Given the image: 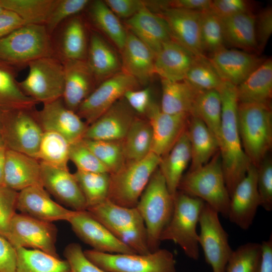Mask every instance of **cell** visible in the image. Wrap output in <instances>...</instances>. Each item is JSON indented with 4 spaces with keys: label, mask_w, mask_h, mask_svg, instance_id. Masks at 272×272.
<instances>
[{
    "label": "cell",
    "mask_w": 272,
    "mask_h": 272,
    "mask_svg": "<svg viewBox=\"0 0 272 272\" xmlns=\"http://www.w3.org/2000/svg\"><path fill=\"white\" fill-rule=\"evenodd\" d=\"M217 90L222 107L219 151L226 185L231 196L251 163L243 149L238 129L236 86L223 81Z\"/></svg>",
    "instance_id": "6da1fadb"
},
{
    "label": "cell",
    "mask_w": 272,
    "mask_h": 272,
    "mask_svg": "<svg viewBox=\"0 0 272 272\" xmlns=\"http://www.w3.org/2000/svg\"><path fill=\"white\" fill-rule=\"evenodd\" d=\"M145 224L149 250L160 248V237L174 210V197L158 168L152 175L135 207Z\"/></svg>",
    "instance_id": "7a4b0ae2"
},
{
    "label": "cell",
    "mask_w": 272,
    "mask_h": 272,
    "mask_svg": "<svg viewBox=\"0 0 272 272\" xmlns=\"http://www.w3.org/2000/svg\"><path fill=\"white\" fill-rule=\"evenodd\" d=\"M238 126L243 149L251 164L257 167L271 148L270 104L239 102Z\"/></svg>",
    "instance_id": "3957f363"
},
{
    "label": "cell",
    "mask_w": 272,
    "mask_h": 272,
    "mask_svg": "<svg viewBox=\"0 0 272 272\" xmlns=\"http://www.w3.org/2000/svg\"><path fill=\"white\" fill-rule=\"evenodd\" d=\"M178 190L201 199L227 218L230 196L225 183L220 151L207 164L183 175Z\"/></svg>",
    "instance_id": "277c9868"
},
{
    "label": "cell",
    "mask_w": 272,
    "mask_h": 272,
    "mask_svg": "<svg viewBox=\"0 0 272 272\" xmlns=\"http://www.w3.org/2000/svg\"><path fill=\"white\" fill-rule=\"evenodd\" d=\"M50 36L45 25L25 24L0 39V60L17 69L54 56Z\"/></svg>",
    "instance_id": "5b68a950"
},
{
    "label": "cell",
    "mask_w": 272,
    "mask_h": 272,
    "mask_svg": "<svg viewBox=\"0 0 272 272\" xmlns=\"http://www.w3.org/2000/svg\"><path fill=\"white\" fill-rule=\"evenodd\" d=\"M205 202L178 190L174 197L171 218L160 237L161 242L172 241L182 249L189 258L199 256L197 226Z\"/></svg>",
    "instance_id": "8992f818"
},
{
    "label": "cell",
    "mask_w": 272,
    "mask_h": 272,
    "mask_svg": "<svg viewBox=\"0 0 272 272\" xmlns=\"http://www.w3.org/2000/svg\"><path fill=\"white\" fill-rule=\"evenodd\" d=\"M161 160L151 152L140 160L127 162L117 172L110 174L108 199L123 207H135Z\"/></svg>",
    "instance_id": "52a82bcc"
},
{
    "label": "cell",
    "mask_w": 272,
    "mask_h": 272,
    "mask_svg": "<svg viewBox=\"0 0 272 272\" xmlns=\"http://www.w3.org/2000/svg\"><path fill=\"white\" fill-rule=\"evenodd\" d=\"M87 258L107 272H176V260L166 249L146 254L108 253L85 250Z\"/></svg>",
    "instance_id": "ba28073f"
},
{
    "label": "cell",
    "mask_w": 272,
    "mask_h": 272,
    "mask_svg": "<svg viewBox=\"0 0 272 272\" xmlns=\"http://www.w3.org/2000/svg\"><path fill=\"white\" fill-rule=\"evenodd\" d=\"M27 66V76L18 82L27 96L43 104L62 98L64 86L62 61L54 56L45 57L34 60Z\"/></svg>",
    "instance_id": "9c48e42d"
},
{
    "label": "cell",
    "mask_w": 272,
    "mask_h": 272,
    "mask_svg": "<svg viewBox=\"0 0 272 272\" xmlns=\"http://www.w3.org/2000/svg\"><path fill=\"white\" fill-rule=\"evenodd\" d=\"M34 109H5L2 118L3 144L7 149L37 159L43 131Z\"/></svg>",
    "instance_id": "30bf717a"
},
{
    "label": "cell",
    "mask_w": 272,
    "mask_h": 272,
    "mask_svg": "<svg viewBox=\"0 0 272 272\" xmlns=\"http://www.w3.org/2000/svg\"><path fill=\"white\" fill-rule=\"evenodd\" d=\"M198 225V244L202 249L206 261L213 272H226L233 250L229 244L228 235L220 222L219 213L205 202Z\"/></svg>",
    "instance_id": "8fae6325"
},
{
    "label": "cell",
    "mask_w": 272,
    "mask_h": 272,
    "mask_svg": "<svg viewBox=\"0 0 272 272\" xmlns=\"http://www.w3.org/2000/svg\"><path fill=\"white\" fill-rule=\"evenodd\" d=\"M57 231L52 222L16 213L10 224L7 240L15 248H31L60 258L55 246Z\"/></svg>",
    "instance_id": "7c38bea8"
},
{
    "label": "cell",
    "mask_w": 272,
    "mask_h": 272,
    "mask_svg": "<svg viewBox=\"0 0 272 272\" xmlns=\"http://www.w3.org/2000/svg\"><path fill=\"white\" fill-rule=\"evenodd\" d=\"M139 84L121 71L101 82L82 102L76 113L88 126L122 98L127 91L136 89Z\"/></svg>",
    "instance_id": "4fadbf2b"
},
{
    "label": "cell",
    "mask_w": 272,
    "mask_h": 272,
    "mask_svg": "<svg viewBox=\"0 0 272 272\" xmlns=\"http://www.w3.org/2000/svg\"><path fill=\"white\" fill-rule=\"evenodd\" d=\"M145 114L152 131L151 152L162 158L169 152L186 129L190 115L187 113L164 112L153 101Z\"/></svg>",
    "instance_id": "5bb4252c"
},
{
    "label": "cell",
    "mask_w": 272,
    "mask_h": 272,
    "mask_svg": "<svg viewBox=\"0 0 272 272\" xmlns=\"http://www.w3.org/2000/svg\"><path fill=\"white\" fill-rule=\"evenodd\" d=\"M68 222L78 238L94 250L108 253H136L114 237L87 210L75 211Z\"/></svg>",
    "instance_id": "9a60e30c"
},
{
    "label": "cell",
    "mask_w": 272,
    "mask_h": 272,
    "mask_svg": "<svg viewBox=\"0 0 272 272\" xmlns=\"http://www.w3.org/2000/svg\"><path fill=\"white\" fill-rule=\"evenodd\" d=\"M43 105L40 110H34V114L43 131L57 132L70 144L83 139L88 125L66 107L62 98Z\"/></svg>",
    "instance_id": "2e32d148"
},
{
    "label": "cell",
    "mask_w": 272,
    "mask_h": 272,
    "mask_svg": "<svg viewBox=\"0 0 272 272\" xmlns=\"http://www.w3.org/2000/svg\"><path fill=\"white\" fill-rule=\"evenodd\" d=\"M259 207L260 199L257 186V167L251 164L230 196L227 218L240 229L248 230Z\"/></svg>",
    "instance_id": "e0dca14e"
},
{
    "label": "cell",
    "mask_w": 272,
    "mask_h": 272,
    "mask_svg": "<svg viewBox=\"0 0 272 272\" xmlns=\"http://www.w3.org/2000/svg\"><path fill=\"white\" fill-rule=\"evenodd\" d=\"M200 13L169 8L159 14L166 21L172 40L196 56L205 55L200 36Z\"/></svg>",
    "instance_id": "ac0fdd59"
},
{
    "label": "cell",
    "mask_w": 272,
    "mask_h": 272,
    "mask_svg": "<svg viewBox=\"0 0 272 272\" xmlns=\"http://www.w3.org/2000/svg\"><path fill=\"white\" fill-rule=\"evenodd\" d=\"M135 117L123 97L88 126L83 139L123 141Z\"/></svg>",
    "instance_id": "d6986e66"
},
{
    "label": "cell",
    "mask_w": 272,
    "mask_h": 272,
    "mask_svg": "<svg viewBox=\"0 0 272 272\" xmlns=\"http://www.w3.org/2000/svg\"><path fill=\"white\" fill-rule=\"evenodd\" d=\"M41 182L44 188L58 201L72 209L87 210L85 197L74 175L69 169L40 162Z\"/></svg>",
    "instance_id": "ffe728a7"
},
{
    "label": "cell",
    "mask_w": 272,
    "mask_h": 272,
    "mask_svg": "<svg viewBox=\"0 0 272 272\" xmlns=\"http://www.w3.org/2000/svg\"><path fill=\"white\" fill-rule=\"evenodd\" d=\"M17 210L20 213L50 222H68L75 212L53 200L42 186H33L19 191Z\"/></svg>",
    "instance_id": "44dd1931"
},
{
    "label": "cell",
    "mask_w": 272,
    "mask_h": 272,
    "mask_svg": "<svg viewBox=\"0 0 272 272\" xmlns=\"http://www.w3.org/2000/svg\"><path fill=\"white\" fill-rule=\"evenodd\" d=\"M222 80L236 86L243 82L263 61L255 55L225 47L209 58Z\"/></svg>",
    "instance_id": "7402d4cb"
},
{
    "label": "cell",
    "mask_w": 272,
    "mask_h": 272,
    "mask_svg": "<svg viewBox=\"0 0 272 272\" xmlns=\"http://www.w3.org/2000/svg\"><path fill=\"white\" fill-rule=\"evenodd\" d=\"M62 62L64 82L62 99L67 108L76 112L97 82L86 60H64Z\"/></svg>",
    "instance_id": "603a6c76"
},
{
    "label": "cell",
    "mask_w": 272,
    "mask_h": 272,
    "mask_svg": "<svg viewBox=\"0 0 272 272\" xmlns=\"http://www.w3.org/2000/svg\"><path fill=\"white\" fill-rule=\"evenodd\" d=\"M4 184L17 191L33 186H42L41 165L37 159L7 149Z\"/></svg>",
    "instance_id": "cb8c5ba5"
},
{
    "label": "cell",
    "mask_w": 272,
    "mask_h": 272,
    "mask_svg": "<svg viewBox=\"0 0 272 272\" xmlns=\"http://www.w3.org/2000/svg\"><path fill=\"white\" fill-rule=\"evenodd\" d=\"M129 31L156 55L162 45L172 40L168 26L162 16L144 9L126 19Z\"/></svg>",
    "instance_id": "d4e9b609"
},
{
    "label": "cell",
    "mask_w": 272,
    "mask_h": 272,
    "mask_svg": "<svg viewBox=\"0 0 272 272\" xmlns=\"http://www.w3.org/2000/svg\"><path fill=\"white\" fill-rule=\"evenodd\" d=\"M121 70L134 78L140 84L146 85L155 74V55L129 31L121 51Z\"/></svg>",
    "instance_id": "484cf974"
},
{
    "label": "cell",
    "mask_w": 272,
    "mask_h": 272,
    "mask_svg": "<svg viewBox=\"0 0 272 272\" xmlns=\"http://www.w3.org/2000/svg\"><path fill=\"white\" fill-rule=\"evenodd\" d=\"M195 56L170 40L162 45L155 56V74L170 81H183Z\"/></svg>",
    "instance_id": "4316f807"
},
{
    "label": "cell",
    "mask_w": 272,
    "mask_h": 272,
    "mask_svg": "<svg viewBox=\"0 0 272 272\" xmlns=\"http://www.w3.org/2000/svg\"><path fill=\"white\" fill-rule=\"evenodd\" d=\"M87 210L112 235L120 231L145 227L136 207H123L107 199Z\"/></svg>",
    "instance_id": "83f0119b"
},
{
    "label": "cell",
    "mask_w": 272,
    "mask_h": 272,
    "mask_svg": "<svg viewBox=\"0 0 272 272\" xmlns=\"http://www.w3.org/2000/svg\"><path fill=\"white\" fill-rule=\"evenodd\" d=\"M191 159L190 145L186 128L169 152L161 158L158 167L173 197Z\"/></svg>",
    "instance_id": "f1b7e54d"
},
{
    "label": "cell",
    "mask_w": 272,
    "mask_h": 272,
    "mask_svg": "<svg viewBox=\"0 0 272 272\" xmlns=\"http://www.w3.org/2000/svg\"><path fill=\"white\" fill-rule=\"evenodd\" d=\"M87 58L97 83H101L121 71V62L116 52L97 33L91 34Z\"/></svg>",
    "instance_id": "f546056e"
},
{
    "label": "cell",
    "mask_w": 272,
    "mask_h": 272,
    "mask_svg": "<svg viewBox=\"0 0 272 272\" xmlns=\"http://www.w3.org/2000/svg\"><path fill=\"white\" fill-rule=\"evenodd\" d=\"M239 102L270 104L272 96V60L267 59L236 86Z\"/></svg>",
    "instance_id": "4dcf8cb0"
},
{
    "label": "cell",
    "mask_w": 272,
    "mask_h": 272,
    "mask_svg": "<svg viewBox=\"0 0 272 272\" xmlns=\"http://www.w3.org/2000/svg\"><path fill=\"white\" fill-rule=\"evenodd\" d=\"M187 132L191 153L189 171H192L207 164L219 151V145L205 124L196 116H190Z\"/></svg>",
    "instance_id": "1f68e13d"
},
{
    "label": "cell",
    "mask_w": 272,
    "mask_h": 272,
    "mask_svg": "<svg viewBox=\"0 0 272 272\" xmlns=\"http://www.w3.org/2000/svg\"><path fill=\"white\" fill-rule=\"evenodd\" d=\"M255 17L247 12L221 18L225 43L248 52L257 50Z\"/></svg>",
    "instance_id": "d6a6232c"
},
{
    "label": "cell",
    "mask_w": 272,
    "mask_h": 272,
    "mask_svg": "<svg viewBox=\"0 0 272 272\" xmlns=\"http://www.w3.org/2000/svg\"><path fill=\"white\" fill-rule=\"evenodd\" d=\"M161 110L169 114H191L199 92L184 81L172 82L161 79Z\"/></svg>",
    "instance_id": "836d02e7"
},
{
    "label": "cell",
    "mask_w": 272,
    "mask_h": 272,
    "mask_svg": "<svg viewBox=\"0 0 272 272\" xmlns=\"http://www.w3.org/2000/svg\"><path fill=\"white\" fill-rule=\"evenodd\" d=\"M17 69L0 60V107L34 109L38 103L21 89L16 80Z\"/></svg>",
    "instance_id": "e575fe53"
},
{
    "label": "cell",
    "mask_w": 272,
    "mask_h": 272,
    "mask_svg": "<svg viewBox=\"0 0 272 272\" xmlns=\"http://www.w3.org/2000/svg\"><path fill=\"white\" fill-rule=\"evenodd\" d=\"M221 98L217 90L200 91L194 102L190 115L199 118L216 138L219 145L222 126Z\"/></svg>",
    "instance_id": "d590c367"
},
{
    "label": "cell",
    "mask_w": 272,
    "mask_h": 272,
    "mask_svg": "<svg viewBox=\"0 0 272 272\" xmlns=\"http://www.w3.org/2000/svg\"><path fill=\"white\" fill-rule=\"evenodd\" d=\"M17 263L16 272H71L66 260L61 259L42 251L16 248Z\"/></svg>",
    "instance_id": "8d00e7d4"
},
{
    "label": "cell",
    "mask_w": 272,
    "mask_h": 272,
    "mask_svg": "<svg viewBox=\"0 0 272 272\" xmlns=\"http://www.w3.org/2000/svg\"><path fill=\"white\" fill-rule=\"evenodd\" d=\"M88 45L85 25L79 16L72 17L64 27L60 51L64 60H86Z\"/></svg>",
    "instance_id": "74e56055"
},
{
    "label": "cell",
    "mask_w": 272,
    "mask_h": 272,
    "mask_svg": "<svg viewBox=\"0 0 272 272\" xmlns=\"http://www.w3.org/2000/svg\"><path fill=\"white\" fill-rule=\"evenodd\" d=\"M89 13L96 27L121 51L126 39L127 31L121 23L119 18L104 1L99 0L92 3Z\"/></svg>",
    "instance_id": "f35d334b"
},
{
    "label": "cell",
    "mask_w": 272,
    "mask_h": 272,
    "mask_svg": "<svg viewBox=\"0 0 272 272\" xmlns=\"http://www.w3.org/2000/svg\"><path fill=\"white\" fill-rule=\"evenodd\" d=\"M152 141V131L149 121L135 117L122 141L127 162L146 157L151 152Z\"/></svg>",
    "instance_id": "ab89813d"
},
{
    "label": "cell",
    "mask_w": 272,
    "mask_h": 272,
    "mask_svg": "<svg viewBox=\"0 0 272 272\" xmlns=\"http://www.w3.org/2000/svg\"><path fill=\"white\" fill-rule=\"evenodd\" d=\"M57 0H0V6L17 14L25 24L45 25Z\"/></svg>",
    "instance_id": "60d3db41"
},
{
    "label": "cell",
    "mask_w": 272,
    "mask_h": 272,
    "mask_svg": "<svg viewBox=\"0 0 272 272\" xmlns=\"http://www.w3.org/2000/svg\"><path fill=\"white\" fill-rule=\"evenodd\" d=\"M73 174L85 197L87 210L108 199L109 173L77 170Z\"/></svg>",
    "instance_id": "b9f144b4"
},
{
    "label": "cell",
    "mask_w": 272,
    "mask_h": 272,
    "mask_svg": "<svg viewBox=\"0 0 272 272\" xmlns=\"http://www.w3.org/2000/svg\"><path fill=\"white\" fill-rule=\"evenodd\" d=\"M70 145L61 134L54 131H44L37 159L52 166L67 169Z\"/></svg>",
    "instance_id": "7bdbcfd3"
},
{
    "label": "cell",
    "mask_w": 272,
    "mask_h": 272,
    "mask_svg": "<svg viewBox=\"0 0 272 272\" xmlns=\"http://www.w3.org/2000/svg\"><path fill=\"white\" fill-rule=\"evenodd\" d=\"M83 141L110 174L117 172L126 163L122 141Z\"/></svg>",
    "instance_id": "ee69618b"
},
{
    "label": "cell",
    "mask_w": 272,
    "mask_h": 272,
    "mask_svg": "<svg viewBox=\"0 0 272 272\" xmlns=\"http://www.w3.org/2000/svg\"><path fill=\"white\" fill-rule=\"evenodd\" d=\"M183 81L199 91L217 90L223 82L205 55L195 57Z\"/></svg>",
    "instance_id": "f6af8a7d"
},
{
    "label": "cell",
    "mask_w": 272,
    "mask_h": 272,
    "mask_svg": "<svg viewBox=\"0 0 272 272\" xmlns=\"http://www.w3.org/2000/svg\"><path fill=\"white\" fill-rule=\"evenodd\" d=\"M261 257L260 244L248 242L242 244L233 250L226 272H259Z\"/></svg>",
    "instance_id": "bcb514c9"
},
{
    "label": "cell",
    "mask_w": 272,
    "mask_h": 272,
    "mask_svg": "<svg viewBox=\"0 0 272 272\" xmlns=\"http://www.w3.org/2000/svg\"><path fill=\"white\" fill-rule=\"evenodd\" d=\"M200 29L205 52L213 53L225 47L221 19L210 10L200 13Z\"/></svg>",
    "instance_id": "7dc6e473"
},
{
    "label": "cell",
    "mask_w": 272,
    "mask_h": 272,
    "mask_svg": "<svg viewBox=\"0 0 272 272\" xmlns=\"http://www.w3.org/2000/svg\"><path fill=\"white\" fill-rule=\"evenodd\" d=\"M69 160L74 163L77 170L108 173L105 166L85 145L83 139L70 144Z\"/></svg>",
    "instance_id": "c3c4849f"
},
{
    "label": "cell",
    "mask_w": 272,
    "mask_h": 272,
    "mask_svg": "<svg viewBox=\"0 0 272 272\" xmlns=\"http://www.w3.org/2000/svg\"><path fill=\"white\" fill-rule=\"evenodd\" d=\"M89 3L88 0H57L45 24L48 32L50 35L61 22L75 16Z\"/></svg>",
    "instance_id": "681fc988"
},
{
    "label": "cell",
    "mask_w": 272,
    "mask_h": 272,
    "mask_svg": "<svg viewBox=\"0 0 272 272\" xmlns=\"http://www.w3.org/2000/svg\"><path fill=\"white\" fill-rule=\"evenodd\" d=\"M257 167V186L260 207L266 211L272 210V161L266 157Z\"/></svg>",
    "instance_id": "f907efd6"
},
{
    "label": "cell",
    "mask_w": 272,
    "mask_h": 272,
    "mask_svg": "<svg viewBox=\"0 0 272 272\" xmlns=\"http://www.w3.org/2000/svg\"><path fill=\"white\" fill-rule=\"evenodd\" d=\"M18 191L0 185V236L7 240L9 226L16 213Z\"/></svg>",
    "instance_id": "816d5d0a"
},
{
    "label": "cell",
    "mask_w": 272,
    "mask_h": 272,
    "mask_svg": "<svg viewBox=\"0 0 272 272\" xmlns=\"http://www.w3.org/2000/svg\"><path fill=\"white\" fill-rule=\"evenodd\" d=\"M63 255L70 265L71 272H107L89 260L81 245L77 243L68 244L64 250Z\"/></svg>",
    "instance_id": "f5cc1de1"
},
{
    "label": "cell",
    "mask_w": 272,
    "mask_h": 272,
    "mask_svg": "<svg viewBox=\"0 0 272 272\" xmlns=\"http://www.w3.org/2000/svg\"><path fill=\"white\" fill-rule=\"evenodd\" d=\"M104 2L118 18L126 19L145 8L151 11L153 5V1L106 0Z\"/></svg>",
    "instance_id": "db71d44e"
},
{
    "label": "cell",
    "mask_w": 272,
    "mask_h": 272,
    "mask_svg": "<svg viewBox=\"0 0 272 272\" xmlns=\"http://www.w3.org/2000/svg\"><path fill=\"white\" fill-rule=\"evenodd\" d=\"M255 36L257 51H261L272 34V9L270 7L262 10L255 17Z\"/></svg>",
    "instance_id": "11a10c76"
},
{
    "label": "cell",
    "mask_w": 272,
    "mask_h": 272,
    "mask_svg": "<svg viewBox=\"0 0 272 272\" xmlns=\"http://www.w3.org/2000/svg\"><path fill=\"white\" fill-rule=\"evenodd\" d=\"M248 2L244 0L212 1L210 10L220 18L248 11Z\"/></svg>",
    "instance_id": "9f6ffc18"
},
{
    "label": "cell",
    "mask_w": 272,
    "mask_h": 272,
    "mask_svg": "<svg viewBox=\"0 0 272 272\" xmlns=\"http://www.w3.org/2000/svg\"><path fill=\"white\" fill-rule=\"evenodd\" d=\"M123 98L132 109L140 114H145L152 102L149 88L130 90L125 93Z\"/></svg>",
    "instance_id": "6f0895ef"
},
{
    "label": "cell",
    "mask_w": 272,
    "mask_h": 272,
    "mask_svg": "<svg viewBox=\"0 0 272 272\" xmlns=\"http://www.w3.org/2000/svg\"><path fill=\"white\" fill-rule=\"evenodd\" d=\"M17 263L16 248L0 236V272H16Z\"/></svg>",
    "instance_id": "680465c9"
},
{
    "label": "cell",
    "mask_w": 272,
    "mask_h": 272,
    "mask_svg": "<svg viewBox=\"0 0 272 272\" xmlns=\"http://www.w3.org/2000/svg\"><path fill=\"white\" fill-rule=\"evenodd\" d=\"M25 24L17 14L4 9L0 13V39Z\"/></svg>",
    "instance_id": "91938a15"
},
{
    "label": "cell",
    "mask_w": 272,
    "mask_h": 272,
    "mask_svg": "<svg viewBox=\"0 0 272 272\" xmlns=\"http://www.w3.org/2000/svg\"><path fill=\"white\" fill-rule=\"evenodd\" d=\"M211 0H174L169 1V8H179L198 12L210 9Z\"/></svg>",
    "instance_id": "94428289"
},
{
    "label": "cell",
    "mask_w": 272,
    "mask_h": 272,
    "mask_svg": "<svg viewBox=\"0 0 272 272\" xmlns=\"http://www.w3.org/2000/svg\"><path fill=\"white\" fill-rule=\"evenodd\" d=\"M261 245V257L259 272H272V237L263 241Z\"/></svg>",
    "instance_id": "6125c7cd"
},
{
    "label": "cell",
    "mask_w": 272,
    "mask_h": 272,
    "mask_svg": "<svg viewBox=\"0 0 272 272\" xmlns=\"http://www.w3.org/2000/svg\"><path fill=\"white\" fill-rule=\"evenodd\" d=\"M7 149L4 145H0V185L4 184V171Z\"/></svg>",
    "instance_id": "be15d7a7"
},
{
    "label": "cell",
    "mask_w": 272,
    "mask_h": 272,
    "mask_svg": "<svg viewBox=\"0 0 272 272\" xmlns=\"http://www.w3.org/2000/svg\"><path fill=\"white\" fill-rule=\"evenodd\" d=\"M5 109H4L0 107V145H4L3 144V138H2V115L3 111Z\"/></svg>",
    "instance_id": "e7e4bbea"
},
{
    "label": "cell",
    "mask_w": 272,
    "mask_h": 272,
    "mask_svg": "<svg viewBox=\"0 0 272 272\" xmlns=\"http://www.w3.org/2000/svg\"><path fill=\"white\" fill-rule=\"evenodd\" d=\"M4 9L0 6V13L2 12Z\"/></svg>",
    "instance_id": "03108f58"
}]
</instances>
